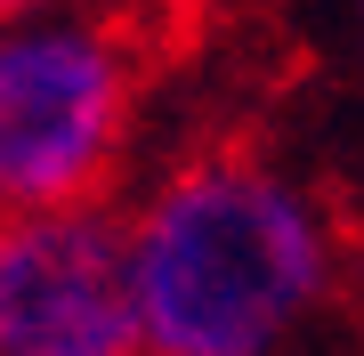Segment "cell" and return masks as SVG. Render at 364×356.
Masks as SVG:
<instances>
[{"mask_svg":"<svg viewBox=\"0 0 364 356\" xmlns=\"http://www.w3.org/2000/svg\"><path fill=\"white\" fill-rule=\"evenodd\" d=\"M130 284L154 356H275L332 291V219L284 162L210 146L130 219Z\"/></svg>","mask_w":364,"mask_h":356,"instance_id":"6da1fadb","label":"cell"},{"mask_svg":"<svg viewBox=\"0 0 364 356\" xmlns=\"http://www.w3.org/2000/svg\"><path fill=\"white\" fill-rule=\"evenodd\" d=\"M138 65L105 16L0 25V219L81 211L114 178L130 138Z\"/></svg>","mask_w":364,"mask_h":356,"instance_id":"7a4b0ae2","label":"cell"},{"mask_svg":"<svg viewBox=\"0 0 364 356\" xmlns=\"http://www.w3.org/2000/svg\"><path fill=\"white\" fill-rule=\"evenodd\" d=\"M0 356H154L130 227L97 203L0 219Z\"/></svg>","mask_w":364,"mask_h":356,"instance_id":"3957f363","label":"cell"},{"mask_svg":"<svg viewBox=\"0 0 364 356\" xmlns=\"http://www.w3.org/2000/svg\"><path fill=\"white\" fill-rule=\"evenodd\" d=\"M57 0H0V25H25V16H49Z\"/></svg>","mask_w":364,"mask_h":356,"instance_id":"277c9868","label":"cell"}]
</instances>
